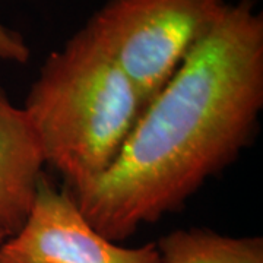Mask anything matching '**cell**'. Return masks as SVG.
<instances>
[{"label": "cell", "mask_w": 263, "mask_h": 263, "mask_svg": "<svg viewBox=\"0 0 263 263\" xmlns=\"http://www.w3.org/2000/svg\"><path fill=\"white\" fill-rule=\"evenodd\" d=\"M157 245L160 263H263V238L231 237L206 228L174 230Z\"/></svg>", "instance_id": "8992f818"}, {"label": "cell", "mask_w": 263, "mask_h": 263, "mask_svg": "<svg viewBox=\"0 0 263 263\" xmlns=\"http://www.w3.org/2000/svg\"><path fill=\"white\" fill-rule=\"evenodd\" d=\"M24 110L46 165L76 193L113 165L145 104L114 57L84 25L46 57Z\"/></svg>", "instance_id": "7a4b0ae2"}, {"label": "cell", "mask_w": 263, "mask_h": 263, "mask_svg": "<svg viewBox=\"0 0 263 263\" xmlns=\"http://www.w3.org/2000/svg\"><path fill=\"white\" fill-rule=\"evenodd\" d=\"M263 110V13L227 6L142 113L113 165L72 193L98 234L120 243L186 205L253 141Z\"/></svg>", "instance_id": "6da1fadb"}, {"label": "cell", "mask_w": 263, "mask_h": 263, "mask_svg": "<svg viewBox=\"0 0 263 263\" xmlns=\"http://www.w3.org/2000/svg\"><path fill=\"white\" fill-rule=\"evenodd\" d=\"M5 240H6V238H5V237H2V235H0V246H2V243H3V241H5Z\"/></svg>", "instance_id": "ba28073f"}, {"label": "cell", "mask_w": 263, "mask_h": 263, "mask_svg": "<svg viewBox=\"0 0 263 263\" xmlns=\"http://www.w3.org/2000/svg\"><path fill=\"white\" fill-rule=\"evenodd\" d=\"M46 165L28 114L0 91V235H16L31 214Z\"/></svg>", "instance_id": "5b68a950"}, {"label": "cell", "mask_w": 263, "mask_h": 263, "mask_svg": "<svg viewBox=\"0 0 263 263\" xmlns=\"http://www.w3.org/2000/svg\"><path fill=\"white\" fill-rule=\"evenodd\" d=\"M0 60L25 65L29 60V47L24 35L0 22Z\"/></svg>", "instance_id": "52a82bcc"}, {"label": "cell", "mask_w": 263, "mask_h": 263, "mask_svg": "<svg viewBox=\"0 0 263 263\" xmlns=\"http://www.w3.org/2000/svg\"><path fill=\"white\" fill-rule=\"evenodd\" d=\"M227 6L226 0H107L85 27L114 57L146 108Z\"/></svg>", "instance_id": "3957f363"}, {"label": "cell", "mask_w": 263, "mask_h": 263, "mask_svg": "<svg viewBox=\"0 0 263 263\" xmlns=\"http://www.w3.org/2000/svg\"><path fill=\"white\" fill-rule=\"evenodd\" d=\"M0 263H160L155 243L122 247L98 234L73 195L46 174L18 234L0 246Z\"/></svg>", "instance_id": "277c9868"}]
</instances>
